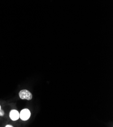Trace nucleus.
Masks as SVG:
<instances>
[{
  "instance_id": "3",
  "label": "nucleus",
  "mask_w": 113,
  "mask_h": 127,
  "mask_svg": "<svg viewBox=\"0 0 113 127\" xmlns=\"http://www.w3.org/2000/svg\"><path fill=\"white\" fill-rule=\"evenodd\" d=\"M9 117L12 121H17L19 119V113L17 110H11L10 112Z\"/></svg>"
},
{
  "instance_id": "5",
  "label": "nucleus",
  "mask_w": 113,
  "mask_h": 127,
  "mask_svg": "<svg viewBox=\"0 0 113 127\" xmlns=\"http://www.w3.org/2000/svg\"><path fill=\"white\" fill-rule=\"evenodd\" d=\"M5 127H13V126H12V125H6Z\"/></svg>"
},
{
  "instance_id": "2",
  "label": "nucleus",
  "mask_w": 113,
  "mask_h": 127,
  "mask_svg": "<svg viewBox=\"0 0 113 127\" xmlns=\"http://www.w3.org/2000/svg\"><path fill=\"white\" fill-rule=\"evenodd\" d=\"M31 115V111L29 109L27 108L23 109L19 113V118L23 121H26L30 119Z\"/></svg>"
},
{
  "instance_id": "4",
  "label": "nucleus",
  "mask_w": 113,
  "mask_h": 127,
  "mask_svg": "<svg viewBox=\"0 0 113 127\" xmlns=\"http://www.w3.org/2000/svg\"><path fill=\"white\" fill-rule=\"evenodd\" d=\"M4 114H5V112H4V110H2V109H1V110H0V116H1V117L4 116Z\"/></svg>"
},
{
  "instance_id": "1",
  "label": "nucleus",
  "mask_w": 113,
  "mask_h": 127,
  "mask_svg": "<svg viewBox=\"0 0 113 127\" xmlns=\"http://www.w3.org/2000/svg\"><path fill=\"white\" fill-rule=\"evenodd\" d=\"M19 96L20 99L23 100H31L33 98L32 94L28 90L24 89L21 90L19 93Z\"/></svg>"
},
{
  "instance_id": "6",
  "label": "nucleus",
  "mask_w": 113,
  "mask_h": 127,
  "mask_svg": "<svg viewBox=\"0 0 113 127\" xmlns=\"http://www.w3.org/2000/svg\"><path fill=\"white\" fill-rule=\"evenodd\" d=\"M1 105H0V110H1Z\"/></svg>"
}]
</instances>
